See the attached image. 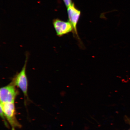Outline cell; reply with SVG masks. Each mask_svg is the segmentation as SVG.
<instances>
[{
	"instance_id": "4",
	"label": "cell",
	"mask_w": 130,
	"mask_h": 130,
	"mask_svg": "<svg viewBox=\"0 0 130 130\" xmlns=\"http://www.w3.org/2000/svg\"><path fill=\"white\" fill-rule=\"evenodd\" d=\"M53 24L57 35L58 36H62L73 31L72 26L69 22L57 19L53 20Z\"/></svg>"
},
{
	"instance_id": "1",
	"label": "cell",
	"mask_w": 130,
	"mask_h": 130,
	"mask_svg": "<svg viewBox=\"0 0 130 130\" xmlns=\"http://www.w3.org/2000/svg\"><path fill=\"white\" fill-rule=\"evenodd\" d=\"M27 58L22 70L15 76L11 83L15 86L19 88L25 96H27L28 81L26 75V69L27 66Z\"/></svg>"
},
{
	"instance_id": "3",
	"label": "cell",
	"mask_w": 130,
	"mask_h": 130,
	"mask_svg": "<svg viewBox=\"0 0 130 130\" xmlns=\"http://www.w3.org/2000/svg\"><path fill=\"white\" fill-rule=\"evenodd\" d=\"M15 86L12 83L3 87L0 90V100L1 103L6 102L14 103V100L17 94Z\"/></svg>"
},
{
	"instance_id": "6",
	"label": "cell",
	"mask_w": 130,
	"mask_h": 130,
	"mask_svg": "<svg viewBox=\"0 0 130 130\" xmlns=\"http://www.w3.org/2000/svg\"><path fill=\"white\" fill-rule=\"evenodd\" d=\"M65 5L66 7H68V6L72 4V0H63Z\"/></svg>"
},
{
	"instance_id": "5",
	"label": "cell",
	"mask_w": 130,
	"mask_h": 130,
	"mask_svg": "<svg viewBox=\"0 0 130 130\" xmlns=\"http://www.w3.org/2000/svg\"><path fill=\"white\" fill-rule=\"evenodd\" d=\"M67 8L69 22L72 26L73 31L75 34L77 35V25L80 17V11L75 7L73 3L68 6Z\"/></svg>"
},
{
	"instance_id": "2",
	"label": "cell",
	"mask_w": 130,
	"mask_h": 130,
	"mask_svg": "<svg viewBox=\"0 0 130 130\" xmlns=\"http://www.w3.org/2000/svg\"><path fill=\"white\" fill-rule=\"evenodd\" d=\"M1 104V107L2 108L3 113L12 126L13 130H14V128L20 126V125L15 118L14 103L6 102Z\"/></svg>"
}]
</instances>
